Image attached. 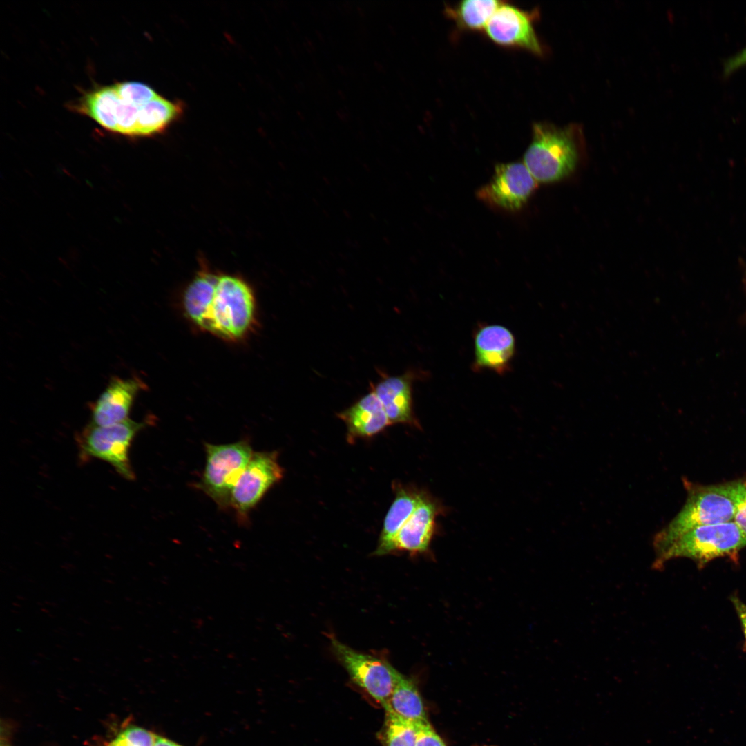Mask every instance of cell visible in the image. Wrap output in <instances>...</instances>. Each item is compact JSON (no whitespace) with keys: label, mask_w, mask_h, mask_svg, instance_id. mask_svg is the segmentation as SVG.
Here are the masks:
<instances>
[{"label":"cell","mask_w":746,"mask_h":746,"mask_svg":"<svg viewBox=\"0 0 746 746\" xmlns=\"http://www.w3.org/2000/svg\"><path fill=\"white\" fill-rule=\"evenodd\" d=\"M532 132L524 163L537 182H555L572 174L582 153L583 134L580 126L573 124L560 127L537 122Z\"/></svg>","instance_id":"obj_1"},{"label":"cell","mask_w":746,"mask_h":746,"mask_svg":"<svg viewBox=\"0 0 746 746\" xmlns=\"http://www.w3.org/2000/svg\"><path fill=\"white\" fill-rule=\"evenodd\" d=\"M254 293L241 278L218 276L216 287L200 327L221 338L238 340L255 323Z\"/></svg>","instance_id":"obj_2"},{"label":"cell","mask_w":746,"mask_h":746,"mask_svg":"<svg viewBox=\"0 0 746 746\" xmlns=\"http://www.w3.org/2000/svg\"><path fill=\"white\" fill-rule=\"evenodd\" d=\"M734 505L725 484L690 486L684 506L674 518L654 537L656 553L685 533L699 526L733 520Z\"/></svg>","instance_id":"obj_3"},{"label":"cell","mask_w":746,"mask_h":746,"mask_svg":"<svg viewBox=\"0 0 746 746\" xmlns=\"http://www.w3.org/2000/svg\"><path fill=\"white\" fill-rule=\"evenodd\" d=\"M746 546V539L733 521L696 527L656 553L654 567L660 568L673 558L685 557L702 566L725 556L734 557Z\"/></svg>","instance_id":"obj_4"},{"label":"cell","mask_w":746,"mask_h":746,"mask_svg":"<svg viewBox=\"0 0 746 746\" xmlns=\"http://www.w3.org/2000/svg\"><path fill=\"white\" fill-rule=\"evenodd\" d=\"M206 463L198 487L220 508L230 506L232 489L249 461L253 451L249 443H204Z\"/></svg>","instance_id":"obj_5"},{"label":"cell","mask_w":746,"mask_h":746,"mask_svg":"<svg viewBox=\"0 0 746 746\" xmlns=\"http://www.w3.org/2000/svg\"><path fill=\"white\" fill-rule=\"evenodd\" d=\"M143 422L130 419L110 425L89 424L79 437V447L84 456L103 460L128 480L135 475L129 461V449Z\"/></svg>","instance_id":"obj_6"},{"label":"cell","mask_w":746,"mask_h":746,"mask_svg":"<svg viewBox=\"0 0 746 746\" xmlns=\"http://www.w3.org/2000/svg\"><path fill=\"white\" fill-rule=\"evenodd\" d=\"M330 642L352 680L383 707L392 693L398 671L386 660L356 651L333 636Z\"/></svg>","instance_id":"obj_7"},{"label":"cell","mask_w":746,"mask_h":746,"mask_svg":"<svg viewBox=\"0 0 746 746\" xmlns=\"http://www.w3.org/2000/svg\"><path fill=\"white\" fill-rule=\"evenodd\" d=\"M283 472L276 452L253 453L231 493L230 506L240 520H247L249 513L281 480Z\"/></svg>","instance_id":"obj_8"},{"label":"cell","mask_w":746,"mask_h":746,"mask_svg":"<svg viewBox=\"0 0 746 746\" xmlns=\"http://www.w3.org/2000/svg\"><path fill=\"white\" fill-rule=\"evenodd\" d=\"M539 17L537 8L526 10L502 1L484 31L487 37L499 46L524 49L542 56L544 48L535 30Z\"/></svg>","instance_id":"obj_9"},{"label":"cell","mask_w":746,"mask_h":746,"mask_svg":"<svg viewBox=\"0 0 746 746\" xmlns=\"http://www.w3.org/2000/svg\"><path fill=\"white\" fill-rule=\"evenodd\" d=\"M537 186V182L522 162L496 165L491 180L477 192L486 203L514 211L520 209Z\"/></svg>","instance_id":"obj_10"},{"label":"cell","mask_w":746,"mask_h":746,"mask_svg":"<svg viewBox=\"0 0 746 746\" xmlns=\"http://www.w3.org/2000/svg\"><path fill=\"white\" fill-rule=\"evenodd\" d=\"M475 371L487 369L499 374L510 370L515 354V338L512 332L500 325L479 326L474 336Z\"/></svg>","instance_id":"obj_11"},{"label":"cell","mask_w":746,"mask_h":746,"mask_svg":"<svg viewBox=\"0 0 746 746\" xmlns=\"http://www.w3.org/2000/svg\"><path fill=\"white\" fill-rule=\"evenodd\" d=\"M143 388L142 381L137 378L113 377L93 404L90 424L110 425L128 419L135 399Z\"/></svg>","instance_id":"obj_12"},{"label":"cell","mask_w":746,"mask_h":746,"mask_svg":"<svg viewBox=\"0 0 746 746\" xmlns=\"http://www.w3.org/2000/svg\"><path fill=\"white\" fill-rule=\"evenodd\" d=\"M381 376L376 384H370V389L381 401L391 425L405 423L418 426L412 406V383L419 375L410 370L401 375L381 374Z\"/></svg>","instance_id":"obj_13"},{"label":"cell","mask_w":746,"mask_h":746,"mask_svg":"<svg viewBox=\"0 0 746 746\" xmlns=\"http://www.w3.org/2000/svg\"><path fill=\"white\" fill-rule=\"evenodd\" d=\"M438 513L437 503L424 495L415 510L394 537L388 553L396 551H425L434 533Z\"/></svg>","instance_id":"obj_14"},{"label":"cell","mask_w":746,"mask_h":746,"mask_svg":"<svg viewBox=\"0 0 746 746\" xmlns=\"http://www.w3.org/2000/svg\"><path fill=\"white\" fill-rule=\"evenodd\" d=\"M337 416L344 421L348 436L352 439L372 437L391 425L381 401L371 389Z\"/></svg>","instance_id":"obj_15"},{"label":"cell","mask_w":746,"mask_h":746,"mask_svg":"<svg viewBox=\"0 0 746 746\" xmlns=\"http://www.w3.org/2000/svg\"><path fill=\"white\" fill-rule=\"evenodd\" d=\"M425 494L410 488L397 487L395 499L383 522L375 554L388 553L390 545L401 527L408 521Z\"/></svg>","instance_id":"obj_16"},{"label":"cell","mask_w":746,"mask_h":746,"mask_svg":"<svg viewBox=\"0 0 746 746\" xmlns=\"http://www.w3.org/2000/svg\"><path fill=\"white\" fill-rule=\"evenodd\" d=\"M182 113L181 104L158 94L140 108L135 137L151 136L164 131Z\"/></svg>","instance_id":"obj_17"},{"label":"cell","mask_w":746,"mask_h":746,"mask_svg":"<svg viewBox=\"0 0 746 746\" xmlns=\"http://www.w3.org/2000/svg\"><path fill=\"white\" fill-rule=\"evenodd\" d=\"M393 713L413 723L428 722L423 701L412 680L398 671L392 693L383 706Z\"/></svg>","instance_id":"obj_18"},{"label":"cell","mask_w":746,"mask_h":746,"mask_svg":"<svg viewBox=\"0 0 746 746\" xmlns=\"http://www.w3.org/2000/svg\"><path fill=\"white\" fill-rule=\"evenodd\" d=\"M502 1L495 0H465L446 5L444 13L463 30H484L491 17Z\"/></svg>","instance_id":"obj_19"},{"label":"cell","mask_w":746,"mask_h":746,"mask_svg":"<svg viewBox=\"0 0 746 746\" xmlns=\"http://www.w3.org/2000/svg\"><path fill=\"white\" fill-rule=\"evenodd\" d=\"M218 275L200 271L184 295V307L189 318L200 327L213 293Z\"/></svg>","instance_id":"obj_20"},{"label":"cell","mask_w":746,"mask_h":746,"mask_svg":"<svg viewBox=\"0 0 746 746\" xmlns=\"http://www.w3.org/2000/svg\"><path fill=\"white\" fill-rule=\"evenodd\" d=\"M386 713V746H415L417 738L415 723L393 713Z\"/></svg>","instance_id":"obj_21"},{"label":"cell","mask_w":746,"mask_h":746,"mask_svg":"<svg viewBox=\"0 0 746 746\" xmlns=\"http://www.w3.org/2000/svg\"><path fill=\"white\" fill-rule=\"evenodd\" d=\"M118 97L125 103L141 106L158 94L149 86L138 82H122L113 84Z\"/></svg>","instance_id":"obj_22"},{"label":"cell","mask_w":746,"mask_h":746,"mask_svg":"<svg viewBox=\"0 0 746 746\" xmlns=\"http://www.w3.org/2000/svg\"><path fill=\"white\" fill-rule=\"evenodd\" d=\"M725 486L734 505L732 521L746 539V481H732Z\"/></svg>","instance_id":"obj_23"},{"label":"cell","mask_w":746,"mask_h":746,"mask_svg":"<svg viewBox=\"0 0 746 746\" xmlns=\"http://www.w3.org/2000/svg\"><path fill=\"white\" fill-rule=\"evenodd\" d=\"M132 746H155L157 736L144 729L132 726L119 735Z\"/></svg>","instance_id":"obj_24"},{"label":"cell","mask_w":746,"mask_h":746,"mask_svg":"<svg viewBox=\"0 0 746 746\" xmlns=\"http://www.w3.org/2000/svg\"><path fill=\"white\" fill-rule=\"evenodd\" d=\"M415 725L417 728L415 746H446L428 722L415 723Z\"/></svg>","instance_id":"obj_25"},{"label":"cell","mask_w":746,"mask_h":746,"mask_svg":"<svg viewBox=\"0 0 746 746\" xmlns=\"http://www.w3.org/2000/svg\"><path fill=\"white\" fill-rule=\"evenodd\" d=\"M746 64V46L723 61V74L727 76L738 67Z\"/></svg>","instance_id":"obj_26"},{"label":"cell","mask_w":746,"mask_h":746,"mask_svg":"<svg viewBox=\"0 0 746 746\" xmlns=\"http://www.w3.org/2000/svg\"><path fill=\"white\" fill-rule=\"evenodd\" d=\"M731 602L734 605L736 613L741 622L745 636V647L746 648V604L741 602L736 596L731 597Z\"/></svg>","instance_id":"obj_27"},{"label":"cell","mask_w":746,"mask_h":746,"mask_svg":"<svg viewBox=\"0 0 746 746\" xmlns=\"http://www.w3.org/2000/svg\"><path fill=\"white\" fill-rule=\"evenodd\" d=\"M155 746H180L177 743L166 738L157 736Z\"/></svg>","instance_id":"obj_28"},{"label":"cell","mask_w":746,"mask_h":746,"mask_svg":"<svg viewBox=\"0 0 746 746\" xmlns=\"http://www.w3.org/2000/svg\"><path fill=\"white\" fill-rule=\"evenodd\" d=\"M108 746H132L126 740L118 736L117 738L109 743Z\"/></svg>","instance_id":"obj_29"}]
</instances>
